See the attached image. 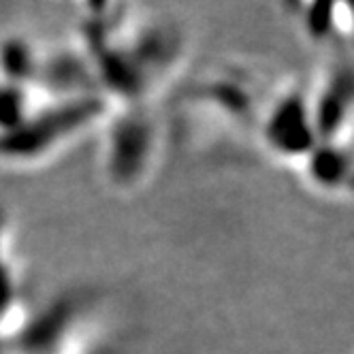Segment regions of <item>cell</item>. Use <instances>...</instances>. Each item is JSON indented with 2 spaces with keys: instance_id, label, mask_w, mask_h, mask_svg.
Masks as SVG:
<instances>
[{
  "instance_id": "6da1fadb",
  "label": "cell",
  "mask_w": 354,
  "mask_h": 354,
  "mask_svg": "<svg viewBox=\"0 0 354 354\" xmlns=\"http://www.w3.org/2000/svg\"><path fill=\"white\" fill-rule=\"evenodd\" d=\"M316 126L312 107L301 94H286L275 103L265 122L269 145L284 156H308L314 145Z\"/></svg>"
}]
</instances>
